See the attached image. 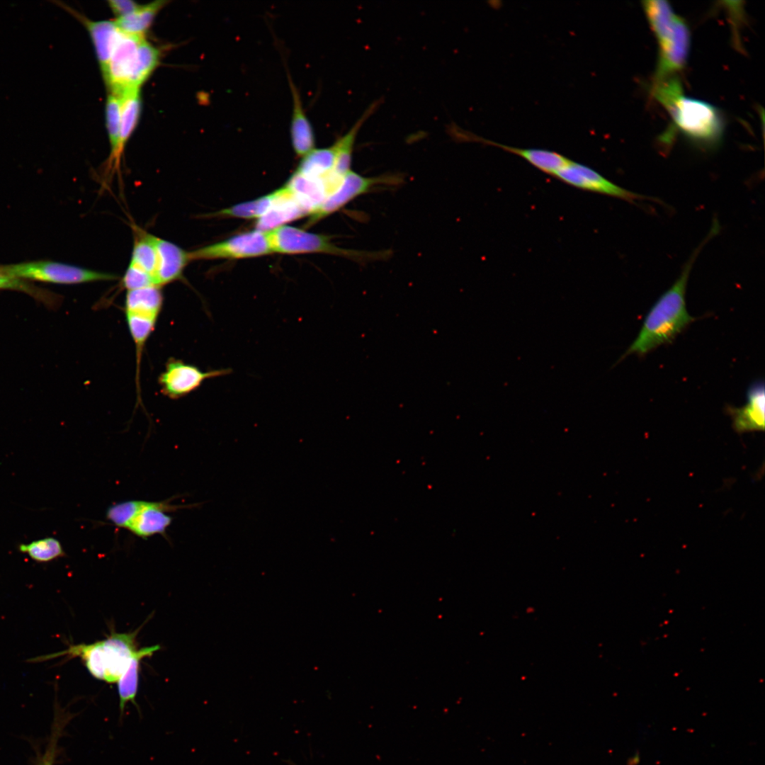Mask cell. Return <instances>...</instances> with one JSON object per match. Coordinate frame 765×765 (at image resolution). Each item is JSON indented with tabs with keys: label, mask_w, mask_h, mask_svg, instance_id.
<instances>
[{
	"label": "cell",
	"mask_w": 765,
	"mask_h": 765,
	"mask_svg": "<svg viewBox=\"0 0 765 765\" xmlns=\"http://www.w3.org/2000/svg\"><path fill=\"white\" fill-rule=\"evenodd\" d=\"M56 4L77 18L86 28L96 49L103 76L106 74L120 30L115 21H91L68 5L56 1Z\"/></svg>",
	"instance_id": "5bb4252c"
},
{
	"label": "cell",
	"mask_w": 765,
	"mask_h": 765,
	"mask_svg": "<svg viewBox=\"0 0 765 765\" xmlns=\"http://www.w3.org/2000/svg\"><path fill=\"white\" fill-rule=\"evenodd\" d=\"M176 509V506L166 502H147L128 530L144 539L156 534L164 535L172 522V517L166 511Z\"/></svg>",
	"instance_id": "ac0fdd59"
},
{
	"label": "cell",
	"mask_w": 765,
	"mask_h": 765,
	"mask_svg": "<svg viewBox=\"0 0 765 765\" xmlns=\"http://www.w3.org/2000/svg\"><path fill=\"white\" fill-rule=\"evenodd\" d=\"M764 382L757 380L749 387L747 402L744 406L727 408L735 431L742 434L764 430Z\"/></svg>",
	"instance_id": "7c38bea8"
},
{
	"label": "cell",
	"mask_w": 765,
	"mask_h": 765,
	"mask_svg": "<svg viewBox=\"0 0 765 765\" xmlns=\"http://www.w3.org/2000/svg\"><path fill=\"white\" fill-rule=\"evenodd\" d=\"M652 93L686 138L703 147L719 143L725 130L723 114L710 103L685 96L677 76L654 81Z\"/></svg>",
	"instance_id": "7a4b0ae2"
},
{
	"label": "cell",
	"mask_w": 765,
	"mask_h": 765,
	"mask_svg": "<svg viewBox=\"0 0 765 765\" xmlns=\"http://www.w3.org/2000/svg\"><path fill=\"white\" fill-rule=\"evenodd\" d=\"M125 316L130 336L136 347L137 375H138L143 348L153 332L159 317L131 312H125Z\"/></svg>",
	"instance_id": "4316f807"
},
{
	"label": "cell",
	"mask_w": 765,
	"mask_h": 765,
	"mask_svg": "<svg viewBox=\"0 0 765 765\" xmlns=\"http://www.w3.org/2000/svg\"><path fill=\"white\" fill-rule=\"evenodd\" d=\"M8 289L26 293L35 300L50 307L57 306L60 301V297L57 294L0 271V290Z\"/></svg>",
	"instance_id": "4dcf8cb0"
},
{
	"label": "cell",
	"mask_w": 765,
	"mask_h": 765,
	"mask_svg": "<svg viewBox=\"0 0 765 765\" xmlns=\"http://www.w3.org/2000/svg\"><path fill=\"white\" fill-rule=\"evenodd\" d=\"M288 81L293 98L290 127L291 142L295 154L302 157L314 149V134L302 106L299 91L290 77H288Z\"/></svg>",
	"instance_id": "e0dca14e"
},
{
	"label": "cell",
	"mask_w": 765,
	"mask_h": 765,
	"mask_svg": "<svg viewBox=\"0 0 765 765\" xmlns=\"http://www.w3.org/2000/svg\"><path fill=\"white\" fill-rule=\"evenodd\" d=\"M133 232L134 243L129 264L144 271L154 278L157 266L154 235L137 226H134Z\"/></svg>",
	"instance_id": "cb8c5ba5"
},
{
	"label": "cell",
	"mask_w": 765,
	"mask_h": 765,
	"mask_svg": "<svg viewBox=\"0 0 765 765\" xmlns=\"http://www.w3.org/2000/svg\"><path fill=\"white\" fill-rule=\"evenodd\" d=\"M267 233L253 230L189 251L191 261L239 259L271 254Z\"/></svg>",
	"instance_id": "52a82bcc"
},
{
	"label": "cell",
	"mask_w": 765,
	"mask_h": 765,
	"mask_svg": "<svg viewBox=\"0 0 765 765\" xmlns=\"http://www.w3.org/2000/svg\"><path fill=\"white\" fill-rule=\"evenodd\" d=\"M266 233L272 253H324L361 264L385 260L391 255L390 250L368 251L343 249L331 242L328 236L308 232L291 226L283 225Z\"/></svg>",
	"instance_id": "5b68a950"
},
{
	"label": "cell",
	"mask_w": 765,
	"mask_h": 765,
	"mask_svg": "<svg viewBox=\"0 0 765 765\" xmlns=\"http://www.w3.org/2000/svg\"><path fill=\"white\" fill-rule=\"evenodd\" d=\"M157 266L154 274L156 285L162 287L181 279L191 261L189 251L177 244L154 235Z\"/></svg>",
	"instance_id": "4fadbf2b"
},
{
	"label": "cell",
	"mask_w": 765,
	"mask_h": 765,
	"mask_svg": "<svg viewBox=\"0 0 765 765\" xmlns=\"http://www.w3.org/2000/svg\"><path fill=\"white\" fill-rule=\"evenodd\" d=\"M480 142L494 146L506 152L517 155L525 159L538 170L547 174L555 175L570 161L556 152L540 149H521L497 143L484 138Z\"/></svg>",
	"instance_id": "ffe728a7"
},
{
	"label": "cell",
	"mask_w": 765,
	"mask_h": 765,
	"mask_svg": "<svg viewBox=\"0 0 765 765\" xmlns=\"http://www.w3.org/2000/svg\"><path fill=\"white\" fill-rule=\"evenodd\" d=\"M0 271L23 280L62 285L111 281L118 278L114 273L52 261H36L0 266Z\"/></svg>",
	"instance_id": "8992f818"
},
{
	"label": "cell",
	"mask_w": 765,
	"mask_h": 765,
	"mask_svg": "<svg viewBox=\"0 0 765 765\" xmlns=\"http://www.w3.org/2000/svg\"><path fill=\"white\" fill-rule=\"evenodd\" d=\"M718 231V225L713 223L707 237L693 251L678 278L652 306L638 336L613 367L629 355L643 356L661 345L671 343L695 320L686 309L685 295L688 277L699 252Z\"/></svg>",
	"instance_id": "6da1fadb"
},
{
	"label": "cell",
	"mask_w": 765,
	"mask_h": 765,
	"mask_svg": "<svg viewBox=\"0 0 765 765\" xmlns=\"http://www.w3.org/2000/svg\"><path fill=\"white\" fill-rule=\"evenodd\" d=\"M18 550L28 555L31 560L38 563L49 562L66 555L60 541L53 537L42 538L28 543H20Z\"/></svg>",
	"instance_id": "f1b7e54d"
},
{
	"label": "cell",
	"mask_w": 765,
	"mask_h": 765,
	"mask_svg": "<svg viewBox=\"0 0 765 765\" xmlns=\"http://www.w3.org/2000/svg\"><path fill=\"white\" fill-rule=\"evenodd\" d=\"M58 731H59V730H58ZM58 731H57V734L55 735V739L52 740V743L50 744V747H48V749L46 751L45 754L44 755V757L42 759V761L40 763V765H53L55 755V747H56V742H57L56 739H57V737Z\"/></svg>",
	"instance_id": "e575fe53"
},
{
	"label": "cell",
	"mask_w": 765,
	"mask_h": 765,
	"mask_svg": "<svg viewBox=\"0 0 765 765\" xmlns=\"http://www.w3.org/2000/svg\"><path fill=\"white\" fill-rule=\"evenodd\" d=\"M147 501L130 500L113 504L106 511V518L115 526L128 529L132 522L144 508Z\"/></svg>",
	"instance_id": "1f68e13d"
},
{
	"label": "cell",
	"mask_w": 765,
	"mask_h": 765,
	"mask_svg": "<svg viewBox=\"0 0 765 765\" xmlns=\"http://www.w3.org/2000/svg\"><path fill=\"white\" fill-rule=\"evenodd\" d=\"M642 8L658 45L653 81L676 76L685 67L691 47L689 28L667 1H645Z\"/></svg>",
	"instance_id": "3957f363"
},
{
	"label": "cell",
	"mask_w": 765,
	"mask_h": 765,
	"mask_svg": "<svg viewBox=\"0 0 765 765\" xmlns=\"http://www.w3.org/2000/svg\"><path fill=\"white\" fill-rule=\"evenodd\" d=\"M274 192L275 199L272 205L264 215L257 219L255 225L256 230L266 233L308 215L285 186Z\"/></svg>",
	"instance_id": "2e32d148"
},
{
	"label": "cell",
	"mask_w": 765,
	"mask_h": 765,
	"mask_svg": "<svg viewBox=\"0 0 765 765\" xmlns=\"http://www.w3.org/2000/svg\"><path fill=\"white\" fill-rule=\"evenodd\" d=\"M335 159L334 144L327 148H314L302 157L296 171L306 176L325 178L334 171Z\"/></svg>",
	"instance_id": "484cf974"
},
{
	"label": "cell",
	"mask_w": 765,
	"mask_h": 765,
	"mask_svg": "<svg viewBox=\"0 0 765 765\" xmlns=\"http://www.w3.org/2000/svg\"><path fill=\"white\" fill-rule=\"evenodd\" d=\"M120 110V97L110 93L106 102V117L110 152L102 176L105 184H108L115 174L120 177L122 159L119 152Z\"/></svg>",
	"instance_id": "d6986e66"
},
{
	"label": "cell",
	"mask_w": 765,
	"mask_h": 765,
	"mask_svg": "<svg viewBox=\"0 0 765 765\" xmlns=\"http://www.w3.org/2000/svg\"><path fill=\"white\" fill-rule=\"evenodd\" d=\"M284 186L309 215L315 211L330 195L327 177L317 178L297 171Z\"/></svg>",
	"instance_id": "9a60e30c"
},
{
	"label": "cell",
	"mask_w": 765,
	"mask_h": 765,
	"mask_svg": "<svg viewBox=\"0 0 765 765\" xmlns=\"http://www.w3.org/2000/svg\"><path fill=\"white\" fill-rule=\"evenodd\" d=\"M137 631L132 633H113L104 640L89 645H70L64 651L42 655L28 661L42 662L62 656L80 657L93 676L108 683H115L125 671L137 650L135 637Z\"/></svg>",
	"instance_id": "277c9868"
},
{
	"label": "cell",
	"mask_w": 765,
	"mask_h": 765,
	"mask_svg": "<svg viewBox=\"0 0 765 765\" xmlns=\"http://www.w3.org/2000/svg\"><path fill=\"white\" fill-rule=\"evenodd\" d=\"M120 130L119 152L123 156L125 144L133 132L139 120L141 110L140 89H131L120 96Z\"/></svg>",
	"instance_id": "d4e9b609"
},
{
	"label": "cell",
	"mask_w": 765,
	"mask_h": 765,
	"mask_svg": "<svg viewBox=\"0 0 765 765\" xmlns=\"http://www.w3.org/2000/svg\"><path fill=\"white\" fill-rule=\"evenodd\" d=\"M274 199L275 192H273L256 199L219 210L214 215L243 219H259L269 209Z\"/></svg>",
	"instance_id": "f546056e"
},
{
	"label": "cell",
	"mask_w": 765,
	"mask_h": 765,
	"mask_svg": "<svg viewBox=\"0 0 765 765\" xmlns=\"http://www.w3.org/2000/svg\"><path fill=\"white\" fill-rule=\"evenodd\" d=\"M109 7L118 18L126 16L137 11L141 5L131 0H109Z\"/></svg>",
	"instance_id": "836d02e7"
},
{
	"label": "cell",
	"mask_w": 765,
	"mask_h": 765,
	"mask_svg": "<svg viewBox=\"0 0 765 765\" xmlns=\"http://www.w3.org/2000/svg\"><path fill=\"white\" fill-rule=\"evenodd\" d=\"M555 177L574 188L633 203L644 197L614 183L594 169L570 162Z\"/></svg>",
	"instance_id": "8fae6325"
},
{
	"label": "cell",
	"mask_w": 765,
	"mask_h": 765,
	"mask_svg": "<svg viewBox=\"0 0 765 765\" xmlns=\"http://www.w3.org/2000/svg\"><path fill=\"white\" fill-rule=\"evenodd\" d=\"M640 762V752L637 750L635 754L627 761V765H638Z\"/></svg>",
	"instance_id": "d590c367"
},
{
	"label": "cell",
	"mask_w": 765,
	"mask_h": 765,
	"mask_svg": "<svg viewBox=\"0 0 765 765\" xmlns=\"http://www.w3.org/2000/svg\"><path fill=\"white\" fill-rule=\"evenodd\" d=\"M232 373V370L230 368L203 371L194 365L171 358L165 364L164 370L159 375L158 382L164 396L177 400L196 390L207 379L225 376Z\"/></svg>",
	"instance_id": "ba28073f"
},
{
	"label": "cell",
	"mask_w": 765,
	"mask_h": 765,
	"mask_svg": "<svg viewBox=\"0 0 765 765\" xmlns=\"http://www.w3.org/2000/svg\"><path fill=\"white\" fill-rule=\"evenodd\" d=\"M159 648V645H154L136 650L133 654L127 669L118 680L120 710L121 714L128 702L135 703V699L137 693L139 665L140 660L145 657L152 656V654Z\"/></svg>",
	"instance_id": "44dd1931"
},
{
	"label": "cell",
	"mask_w": 765,
	"mask_h": 765,
	"mask_svg": "<svg viewBox=\"0 0 765 765\" xmlns=\"http://www.w3.org/2000/svg\"><path fill=\"white\" fill-rule=\"evenodd\" d=\"M402 181V178L398 176L366 177L351 170L346 174L339 188L310 215L307 226L317 222L337 211L356 197L372 191L378 186H395Z\"/></svg>",
	"instance_id": "9c48e42d"
},
{
	"label": "cell",
	"mask_w": 765,
	"mask_h": 765,
	"mask_svg": "<svg viewBox=\"0 0 765 765\" xmlns=\"http://www.w3.org/2000/svg\"><path fill=\"white\" fill-rule=\"evenodd\" d=\"M143 38L144 36L120 31L106 72L103 76L110 93L120 96L129 90L130 81L136 67L138 47Z\"/></svg>",
	"instance_id": "30bf717a"
},
{
	"label": "cell",
	"mask_w": 765,
	"mask_h": 765,
	"mask_svg": "<svg viewBox=\"0 0 765 765\" xmlns=\"http://www.w3.org/2000/svg\"><path fill=\"white\" fill-rule=\"evenodd\" d=\"M159 60V50L143 38L138 47L136 67L130 81L129 90L140 89L157 67Z\"/></svg>",
	"instance_id": "83f0119b"
},
{
	"label": "cell",
	"mask_w": 765,
	"mask_h": 765,
	"mask_svg": "<svg viewBox=\"0 0 765 765\" xmlns=\"http://www.w3.org/2000/svg\"><path fill=\"white\" fill-rule=\"evenodd\" d=\"M121 285L127 291L156 285L150 274L130 264L122 278Z\"/></svg>",
	"instance_id": "d6a6232c"
},
{
	"label": "cell",
	"mask_w": 765,
	"mask_h": 765,
	"mask_svg": "<svg viewBox=\"0 0 765 765\" xmlns=\"http://www.w3.org/2000/svg\"><path fill=\"white\" fill-rule=\"evenodd\" d=\"M163 303L162 287L151 285L127 291L124 312H140L159 317Z\"/></svg>",
	"instance_id": "7402d4cb"
},
{
	"label": "cell",
	"mask_w": 765,
	"mask_h": 765,
	"mask_svg": "<svg viewBox=\"0 0 765 765\" xmlns=\"http://www.w3.org/2000/svg\"><path fill=\"white\" fill-rule=\"evenodd\" d=\"M166 3L165 1H155L142 5L135 12L126 16L118 18L115 21V25L123 33L144 36L157 13Z\"/></svg>",
	"instance_id": "603a6c76"
}]
</instances>
